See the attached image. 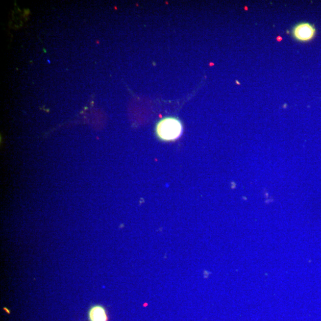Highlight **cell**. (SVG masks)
Masks as SVG:
<instances>
[{"mask_svg":"<svg viewBox=\"0 0 321 321\" xmlns=\"http://www.w3.org/2000/svg\"><path fill=\"white\" fill-rule=\"evenodd\" d=\"M183 127L179 120L175 117H166L156 125V134L164 141H174L182 135Z\"/></svg>","mask_w":321,"mask_h":321,"instance_id":"6da1fadb","label":"cell"},{"mask_svg":"<svg viewBox=\"0 0 321 321\" xmlns=\"http://www.w3.org/2000/svg\"><path fill=\"white\" fill-rule=\"evenodd\" d=\"M315 35L313 25L306 22L298 24L292 29V35L296 40L306 42L311 40Z\"/></svg>","mask_w":321,"mask_h":321,"instance_id":"7a4b0ae2","label":"cell"},{"mask_svg":"<svg viewBox=\"0 0 321 321\" xmlns=\"http://www.w3.org/2000/svg\"><path fill=\"white\" fill-rule=\"evenodd\" d=\"M89 321H108L105 309L100 305H95L88 312Z\"/></svg>","mask_w":321,"mask_h":321,"instance_id":"3957f363","label":"cell"}]
</instances>
